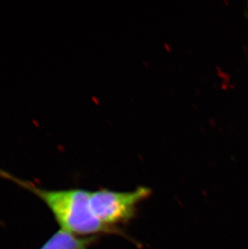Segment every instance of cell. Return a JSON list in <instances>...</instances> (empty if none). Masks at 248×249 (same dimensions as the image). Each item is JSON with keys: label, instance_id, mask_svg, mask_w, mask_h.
Here are the masks:
<instances>
[{"label": "cell", "instance_id": "obj_3", "mask_svg": "<svg viewBox=\"0 0 248 249\" xmlns=\"http://www.w3.org/2000/svg\"><path fill=\"white\" fill-rule=\"evenodd\" d=\"M96 237H82L66 231H57L40 249H88Z\"/></svg>", "mask_w": 248, "mask_h": 249}, {"label": "cell", "instance_id": "obj_1", "mask_svg": "<svg viewBox=\"0 0 248 249\" xmlns=\"http://www.w3.org/2000/svg\"><path fill=\"white\" fill-rule=\"evenodd\" d=\"M0 177L30 191L45 202L61 229L82 237H93L101 233H113L94 215L90 203L91 191L83 189L48 190L32 181L16 177L0 168Z\"/></svg>", "mask_w": 248, "mask_h": 249}, {"label": "cell", "instance_id": "obj_2", "mask_svg": "<svg viewBox=\"0 0 248 249\" xmlns=\"http://www.w3.org/2000/svg\"><path fill=\"white\" fill-rule=\"evenodd\" d=\"M151 192V189L144 186L130 191H110L107 189L91 191L92 210L102 224L106 228H113L133 219L138 205L147 199Z\"/></svg>", "mask_w": 248, "mask_h": 249}]
</instances>
